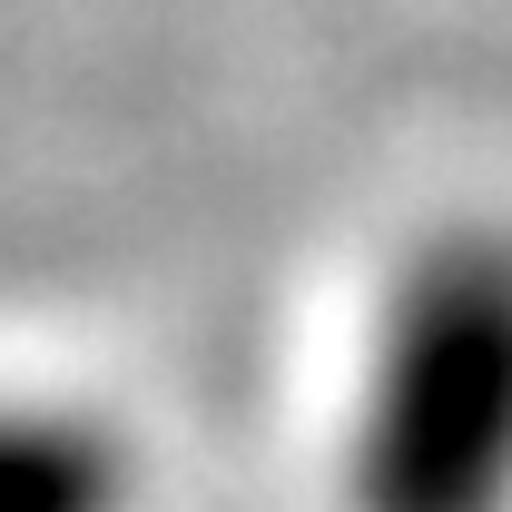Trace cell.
<instances>
[{"label": "cell", "instance_id": "cell-2", "mask_svg": "<svg viewBox=\"0 0 512 512\" xmlns=\"http://www.w3.org/2000/svg\"><path fill=\"white\" fill-rule=\"evenodd\" d=\"M0 512H138V453L89 404L0 384Z\"/></svg>", "mask_w": 512, "mask_h": 512}, {"label": "cell", "instance_id": "cell-1", "mask_svg": "<svg viewBox=\"0 0 512 512\" xmlns=\"http://www.w3.org/2000/svg\"><path fill=\"white\" fill-rule=\"evenodd\" d=\"M345 512H512V227L394 256L335 414Z\"/></svg>", "mask_w": 512, "mask_h": 512}]
</instances>
